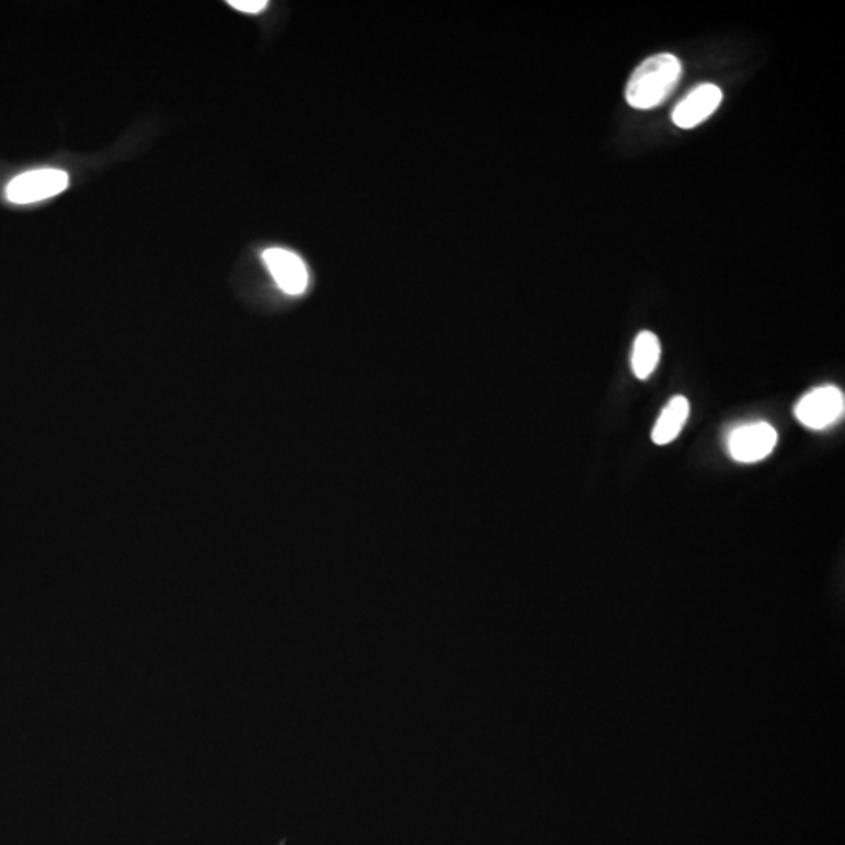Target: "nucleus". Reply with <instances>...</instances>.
I'll return each instance as SVG.
<instances>
[{
    "label": "nucleus",
    "instance_id": "nucleus-9",
    "mask_svg": "<svg viewBox=\"0 0 845 845\" xmlns=\"http://www.w3.org/2000/svg\"><path fill=\"white\" fill-rule=\"evenodd\" d=\"M228 3L232 9L250 14L261 13L269 5L266 0H229Z\"/></svg>",
    "mask_w": 845,
    "mask_h": 845
},
{
    "label": "nucleus",
    "instance_id": "nucleus-6",
    "mask_svg": "<svg viewBox=\"0 0 845 845\" xmlns=\"http://www.w3.org/2000/svg\"><path fill=\"white\" fill-rule=\"evenodd\" d=\"M263 262L282 292L292 296L302 295L306 292L309 285V273L301 258L282 248H270L263 252Z\"/></svg>",
    "mask_w": 845,
    "mask_h": 845
},
{
    "label": "nucleus",
    "instance_id": "nucleus-3",
    "mask_svg": "<svg viewBox=\"0 0 845 845\" xmlns=\"http://www.w3.org/2000/svg\"><path fill=\"white\" fill-rule=\"evenodd\" d=\"M68 185L65 171L44 168L14 178L7 186V197L13 204H33L60 195Z\"/></svg>",
    "mask_w": 845,
    "mask_h": 845
},
{
    "label": "nucleus",
    "instance_id": "nucleus-1",
    "mask_svg": "<svg viewBox=\"0 0 845 845\" xmlns=\"http://www.w3.org/2000/svg\"><path fill=\"white\" fill-rule=\"evenodd\" d=\"M682 64L672 54H656L647 58L629 77L625 98L632 109L660 107L672 96L680 79Z\"/></svg>",
    "mask_w": 845,
    "mask_h": 845
},
{
    "label": "nucleus",
    "instance_id": "nucleus-4",
    "mask_svg": "<svg viewBox=\"0 0 845 845\" xmlns=\"http://www.w3.org/2000/svg\"><path fill=\"white\" fill-rule=\"evenodd\" d=\"M777 442V431L769 423L742 424L728 435V452L736 463L755 464L766 459Z\"/></svg>",
    "mask_w": 845,
    "mask_h": 845
},
{
    "label": "nucleus",
    "instance_id": "nucleus-2",
    "mask_svg": "<svg viewBox=\"0 0 845 845\" xmlns=\"http://www.w3.org/2000/svg\"><path fill=\"white\" fill-rule=\"evenodd\" d=\"M844 393L837 387L824 386L811 390L797 402L796 416L803 426L821 431L843 419Z\"/></svg>",
    "mask_w": 845,
    "mask_h": 845
},
{
    "label": "nucleus",
    "instance_id": "nucleus-7",
    "mask_svg": "<svg viewBox=\"0 0 845 845\" xmlns=\"http://www.w3.org/2000/svg\"><path fill=\"white\" fill-rule=\"evenodd\" d=\"M690 406L686 398L678 395L673 397L669 404L662 409L660 419L651 431V438L656 445H669L682 433L684 424L689 416Z\"/></svg>",
    "mask_w": 845,
    "mask_h": 845
},
{
    "label": "nucleus",
    "instance_id": "nucleus-5",
    "mask_svg": "<svg viewBox=\"0 0 845 845\" xmlns=\"http://www.w3.org/2000/svg\"><path fill=\"white\" fill-rule=\"evenodd\" d=\"M722 90L712 83L695 87L672 112V121L682 129H694L705 123L722 104Z\"/></svg>",
    "mask_w": 845,
    "mask_h": 845
},
{
    "label": "nucleus",
    "instance_id": "nucleus-8",
    "mask_svg": "<svg viewBox=\"0 0 845 845\" xmlns=\"http://www.w3.org/2000/svg\"><path fill=\"white\" fill-rule=\"evenodd\" d=\"M660 339L650 331L640 332L632 345L631 367L636 378L649 379L660 364Z\"/></svg>",
    "mask_w": 845,
    "mask_h": 845
}]
</instances>
